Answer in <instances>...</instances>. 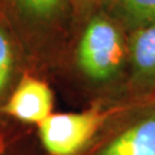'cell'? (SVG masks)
<instances>
[{
    "label": "cell",
    "instance_id": "6da1fadb",
    "mask_svg": "<svg viewBox=\"0 0 155 155\" xmlns=\"http://www.w3.org/2000/svg\"><path fill=\"white\" fill-rule=\"evenodd\" d=\"M77 68L94 86H107L127 70V33L111 17L98 11L78 41Z\"/></svg>",
    "mask_w": 155,
    "mask_h": 155
},
{
    "label": "cell",
    "instance_id": "7a4b0ae2",
    "mask_svg": "<svg viewBox=\"0 0 155 155\" xmlns=\"http://www.w3.org/2000/svg\"><path fill=\"white\" fill-rule=\"evenodd\" d=\"M83 155H155V98L116 105Z\"/></svg>",
    "mask_w": 155,
    "mask_h": 155
},
{
    "label": "cell",
    "instance_id": "3957f363",
    "mask_svg": "<svg viewBox=\"0 0 155 155\" xmlns=\"http://www.w3.org/2000/svg\"><path fill=\"white\" fill-rule=\"evenodd\" d=\"M116 105L94 102L76 113H53L36 127L45 155H83L90 148Z\"/></svg>",
    "mask_w": 155,
    "mask_h": 155
},
{
    "label": "cell",
    "instance_id": "277c9868",
    "mask_svg": "<svg viewBox=\"0 0 155 155\" xmlns=\"http://www.w3.org/2000/svg\"><path fill=\"white\" fill-rule=\"evenodd\" d=\"M125 104L155 97V24L127 33V70Z\"/></svg>",
    "mask_w": 155,
    "mask_h": 155
},
{
    "label": "cell",
    "instance_id": "5b68a950",
    "mask_svg": "<svg viewBox=\"0 0 155 155\" xmlns=\"http://www.w3.org/2000/svg\"><path fill=\"white\" fill-rule=\"evenodd\" d=\"M54 95L50 85L33 76H23L0 109V115L24 125L37 127L53 114Z\"/></svg>",
    "mask_w": 155,
    "mask_h": 155
},
{
    "label": "cell",
    "instance_id": "8992f818",
    "mask_svg": "<svg viewBox=\"0 0 155 155\" xmlns=\"http://www.w3.org/2000/svg\"><path fill=\"white\" fill-rule=\"evenodd\" d=\"M99 8L127 33L155 24V0H100Z\"/></svg>",
    "mask_w": 155,
    "mask_h": 155
},
{
    "label": "cell",
    "instance_id": "52a82bcc",
    "mask_svg": "<svg viewBox=\"0 0 155 155\" xmlns=\"http://www.w3.org/2000/svg\"><path fill=\"white\" fill-rule=\"evenodd\" d=\"M17 13L37 27L60 23L72 7L71 0H12Z\"/></svg>",
    "mask_w": 155,
    "mask_h": 155
},
{
    "label": "cell",
    "instance_id": "ba28073f",
    "mask_svg": "<svg viewBox=\"0 0 155 155\" xmlns=\"http://www.w3.org/2000/svg\"><path fill=\"white\" fill-rule=\"evenodd\" d=\"M16 77V48L2 22H0V109L9 97Z\"/></svg>",
    "mask_w": 155,
    "mask_h": 155
},
{
    "label": "cell",
    "instance_id": "9c48e42d",
    "mask_svg": "<svg viewBox=\"0 0 155 155\" xmlns=\"http://www.w3.org/2000/svg\"><path fill=\"white\" fill-rule=\"evenodd\" d=\"M0 155H45L41 147L33 148L25 141V136L16 132L0 115Z\"/></svg>",
    "mask_w": 155,
    "mask_h": 155
},
{
    "label": "cell",
    "instance_id": "30bf717a",
    "mask_svg": "<svg viewBox=\"0 0 155 155\" xmlns=\"http://www.w3.org/2000/svg\"><path fill=\"white\" fill-rule=\"evenodd\" d=\"M100 0H71L72 7L77 8L79 12H87L94 6H99Z\"/></svg>",
    "mask_w": 155,
    "mask_h": 155
},
{
    "label": "cell",
    "instance_id": "8fae6325",
    "mask_svg": "<svg viewBox=\"0 0 155 155\" xmlns=\"http://www.w3.org/2000/svg\"><path fill=\"white\" fill-rule=\"evenodd\" d=\"M154 98H155V97H154ZM154 98H152V99H154ZM148 100H150V99H148Z\"/></svg>",
    "mask_w": 155,
    "mask_h": 155
}]
</instances>
